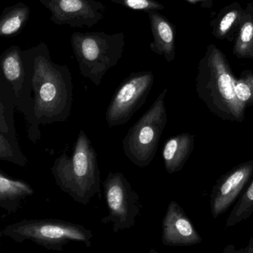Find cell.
I'll return each instance as SVG.
<instances>
[{"label":"cell","instance_id":"5bb4252c","mask_svg":"<svg viewBox=\"0 0 253 253\" xmlns=\"http://www.w3.org/2000/svg\"><path fill=\"white\" fill-rule=\"evenodd\" d=\"M244 10L237 1L221 9L211 21L212 36L218 40L233 41L239 32Z\"/></svg>","mask_w":253,"mask_h":253},{"label":"cell","instance_id":"44dd1931","mask_svg":"<svg viewBox=\"0 0 253 253\" xmlns=\"http://www.w3.org/2000/svg\"><path fill=\"white\" fill-rule=\"evenodd\" d=\"M116 4L135 10H141L145 13L159 11L165 9V5L156 0H111Z\"/></svg>","mask_w":253,"mask_h":253},{"label":"cell","instance_id":"7c38bea8","mask_svg":"<svg viewBox=\"0 0 253 253\" xmlns=\"http://www.w3.org/2000/svg\"><path fill=\"white\" fill-rule=\"evenodd\" d=\"M153 40L150 48L156 54L162 56L167 62H171L175 58V26L159 11L147 13Z\"/></svg>","mask_w":253,"mask_h":253},{"label":"cell","instance_id":"4fadbf2b","mask_svg":"<svg viewBox=\"0 0 253 253\" xmlns=\"http://www.w3.org/2000/svg\"><path fill=\"white\" fill-rule=\"evenodd\" d=\"M195 135L181 132L168 138L162 150V159L168 174H175L184 168L194 149Z\"/></svg>","mask_w":253,"mask_h":253},{"label":"cell","instance_id":"8fae6325","mask_svg":"<svg viewBox=\"0 0 253 253\" xmlns=\"http://www.w3.org/2000/svg\"><path fill=\"white\" fill-rule=\"evenodd\" d=\"M202 242V236L183 208L176 202L172 201L168 205L162 221V245L167 247H187Z\"/></svg>","mask_w":253,"mask_h":253},{"label":"cell","instance_id":"52a82bcc","mask_svg":"<svg viewBox=\"0 0 253 253\" xmlns=\"http://www.w3.org/2000/svg\"><path fill=\"white\" fill-rule=\"evenodd\" d=\"M103 188L108 215L102 218V224H111L114 233L132 228L141 205L130 183L123 172L110 171L103 181Z\"/></svg>","mask_w":253,"mask_h":253},{"label":"cell","instance_id":"8992f818","mask_svg":"<svg viewBox=\"0 0 253 253\" xmlns=\"http://www.w3.org/2000/svg\"><path fill=\"white\" fill-rule=\"evenodd\" d=\"M165 88L150 108L128 130L123 140V151L135 166L144 168L153 162L161 137L168 123Z\"/></svg>","mask_w":253,"mask_h":253},{"label":"cell","instance_id":"7402d4cb","mask_svg":"<svg viewBox=\"0 0 253 253\" xmlns=\"http://www.w3.org/2000/svg\"><path fill=\"white\" fill-rule=\"evenodd\" d=\"M14 156V152L10 143L5 137L0 133V159L4 160H11Z\"/></svg>","mask_w":253,"mask_h":253},{"label":"cell","instance_id":"30bf717a","mask_svg":"<svg viewBox=\"0 0 253 253\" xmlns=\"http://www.w3.org/2000/svg\"><path fill=\"white\" fill-rule=\"evenodd\" d=\"M253 175V160L241 163L221 175L212 187L211 213L214 218L228 211Z\"/></svg>","mask_w":253,"mask_h":253},{"label":"cell","instance_id":"6da1fadb","mask_svg":"<svg viewBox=\"0 0 253 253\" xmlns=\"http://www.w3.org/2000/svg\"><path fill=\"white\" fill-rule=\"evenodd\" d=\"M25 53L32 62L36 117L42 123L66 121L74 100V84L69 68L52 62L44 42Z\"/></svg>","mask_w":253,"mask_h":253},{"label":"cell","instance_id":"7a4b0ae2","mask_svg":"<svg viewBox=\"0 0 253 253\" xmlns=\"http://www.w3.org/2000/svg\"><path fill=\"white\" fill-rule=\"evenodd\" d=\"M235 79L224 53L215 44H209L198 65L196 80L198 96L218 118L242 123L246 109L236 98Z\"/></svg>","mask_w":253,"mask_h":253},{"label":"cell","instance_id":"9c48e42d","mask_svg":"<svg viewBox=\"0 0 253 253\" xmlns=\"http://www.w3.org/2000/svg\"><path fill=\"white\" fill-rule=\"evenodd\" d=\"M50 12V19L58 25L91 28L105 16L106 7L96 0H40Z\"/></svg>","mask_w":253,"mask_h":253},{"label":"cell","instance_id":"277c9868","mask_svg":"<svg viewBox=\"0 0 253 253\" xmlns=\"http://www.w3.org/2000/svg\"><path fill=\"white\" fill-rule=\"evenodd\" d=\"M71 44L82 75L99 86L104 76L123 56L126 36L124 33L74 32Z\"/></svg>","mask_w":253,"mask_h":253},{"label":"cell","instance_id":"d4e9b609","mask_svg":"<svg viewBox=\"0 0 253 253\" xmlns=\"http://www.w3.org/2000/svg\"><path fill=\"white\" fill-rule=\"evenodd\" d=\"M8 130V126L5 123V120L3 115L2 110L0 108V132H6Z\"/></svg>","mask_w":253,"mask_h":253},{"label":"cell","instance_id":"9a60e30c","mask_svg":"<svg viewBox=\"0 0 253 253\" xmlns=\"http://www.w3.org/2000/svg\"><path fill=\"white\" fill-rule=\"evenodd\" d=\"M30 14L31 9L22 2L5 7L0 14V38L19 34L25 28Z\"/></svg>","mask_w":253,"mask_h":253},{"label":"cell","instance_id":"e0dca14e","mask_svg":"<svg viewBox=\"0 0 253 253\" xmlns=\"http://www.w3.org/2000/svg\"><path fill=\"white\" fill-rule=\"evenodd\" d=\"M233 53L238 59L253 60V3H248L244 10L239 32L235 39Z\"/></svg>","mask_w":253,"mask_h":253},{"label":"cell","instance_id":"5b68a950","mask_svg":"<svg viewBox=\"0 0 253 253\" xmlns=\"http://www.w3.org/2000/svg\"><path fill=\"white\" fill-rule=\"evenodd\" d=\"M3 236L17 243L28 241L47 250L62 251L71 242L92 245L91 230L81 224L59 219H24L2 229Z\"/></svg>","mask_w":253,"mask_h":253},{"label":"cell","instance_id":"d6986e66","mask_svg":"<svg viewBox=\"0 0 253 253\" xmlns=\"http://www.w3.org/2000/svg\"><path fill=\"white\" fill-rule=\"evenodd\" d=\"M253 214V178L247 190L240 196L230 212L226 226L227 227L237 225L248 219Z\"/></svg>","mask_w":253,"mask_h":253},{"label":"cell","instance_id":"4316f807","mask_svg":"<svg viewBox=\"0 0 253 253\" xmlns=\"http://www.w3.org/2000/svg\"><path fill=\"white\" fill-rule=\"evenodd\" d=\"M146 253H160L158 252V251H156L155 249H151L150 251H149L148 252Z\"/></svg>","mask_w":253,"mask_h":253},{"label":"cell","instance_id":"484cf974","mask_svg":"<svg viewBox=\"0 0 253 253\" xmlns=\"http://www.w3.org/2000/svg\"><path fill=\"white\" fill-rule=\"evenodd\" d=\"M3 237V233L2 230H0V253H1V240Z\"/></svg>","mask_w":253,"mask_h":253},{"label":"cell","instance_id":"ac0fdd59","mask_svg":"<svg viewBox=\"0 0 253 253\" xmlns=\"http://www.w3.org/2000/svg\"><path fill=\"white\" fill-rule=\"evenodd\" d=\"M17 46L9 47L1 56L0 65L5 78L16 85L24 76L23 56Z\"/></svg>","mask_w":253,"mask_h":253},{"label":"cell","instance_id":"603a6c76","mask_svg":"<svg viewBox=\"0 0 253 253\" xmlns=\"http://www.w3.org/2000/svg\"><path fill=\"white\" fill-rule=\"evenodd\" d=\"M223 253H253V236L245 248H236L233 245H229L223 250Z\"/></svg>","mask_w":253,"mask_h":253},{"label":"cell","instance_id":"ffe728a7","mask_svg":"<svg viewBox=\"0 0 253 253\" xmlns=\"http://www.w3.org/2000/svg\"><path fill=\"white\" fill-rule=\"evenodd\" d=\"M234 90L236 98L247 109L253 105V71L245 70L239 78L235 79Z\"/></svg>","mask_w":253,"mask_h":253},{"label":"cell","instance_id":"ba28073f","mask_svg":"<svg viewBox=\"0 0 253 253\" xmlns=\"http://www.w3.org/2000/svg\"><path fill=\"white\" fill-rule=\"evenodd\" d=\"M154 82L152 71L131 73L116 90L107 108L105 120L109 127L123 126L144 105Z\"/></svg>","mask_w":253,"mask_h":253},{"label":"cell","instance_id":"2e32d148","mask_svg":"<svg viewBox=\"0 0 253 253\" xmlns=\"http://www.w3.org/2000/svg\"><path fill=\"white\" fill-rule=\"evenodd\" d=\"M31 186L23 181L10 179L0 173V208L14 212L19 202L34 194Z\"/></svg>","mask_w":253,"mask_h":253},{"label":"cell","instance_id":"cb8c5ba5","mask_svg":"<svg viewBox=\"0 0 253 253\" xmlns=\"http://www.w3.org/2000/svg\"><path fill=\"white\" fill-rule=\"evenodd\" d=\"M192 4H199L204 8H211L213 6L214 0H184Z\"/></svg>","mask_w":253,"mask_h":253},{"label":"cell","instance_id":"3957f363","mask_svg":"<svg viewBox=\"0 0 253 253\" xmlns=\"http://www.w3.org/2000/svg\"><path fill=\"white\" fill-rule=\"evenodd\" d=\"M56 184L77 203L87 205L101 192L98 155L91 141L80 129L72 153H62L52 168Z\"/></svg>","mask_w":253,"mask_h":253}]
</instances>
